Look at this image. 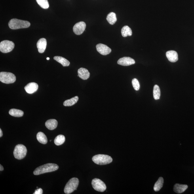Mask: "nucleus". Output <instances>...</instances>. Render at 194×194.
Returning a JSON list of instances; mask_svg holds the SVG:
<instances>
[{"label": "nucleus", "mask_w": 194, "mask_h": 194, "mask_svg": "<svg viewBox=\"0 0 194 194\" xmlns=\"http://www.w3.org/2000/svg\"><path fill=\"white\" fill-rule=\"evenodd\" d=\"M59 166L55 164L48 163L39 166L33 172L35 175H39L45 173L54 172L58 170Z\"/></svg>", "instance_id": "f257e3e1"}, {"label": "nucleus", "mask_w": 194, "mask_h": 194, "mask_svg": "<svg viewBox=\"0 0 194 194\" xmlns=\"http://www.w3.org/2000/svg\"><path fill=\"white\" fill-rule=\"evenodd\" d=\"M8 26L10 29H13L27 28L30 26V23L28 21L14 18L10 21Z\"/></svg>", "instance_id": "f03ea898"}, {"label": "nucleus", "mask_w": 194, "mask_h": 194, "mask_svg": "<svg viewBox=\"0 0 194 194\" xmlns=\"http://www.w3.org/2000/svg\"><path fill=\"white\" fill-rule=\"evenodd\" d=\"M94 163L99 165H104L111 163L113 159L110 156L106 155L99 154L94 156L92 158Z\"/></svg>", "instance_id": "7ed1b4c3"}, {"label": "nucleus", "mask_w": 194, "mask_h": 194, "mask_svg": "<svg viewBox=\"0 0 194 194\" xmlns=\"http://www.w3.org/2000/svg\"><path fill=\"white\" fill-rule=\"evenodd\" d=\"M79 179L76 178H71L69 180L65 186L64 189V193L67 194H71L76 190L79 185Z\"/></svg>", "instance_id": "20e7f679"}, {"label": "nucleus", "mask_w": 194, "mask_h": 194, "mask_svg": "<svg viewBox=\"0 0 194 194\" xmlns=\"http://www.w3.org/2000/svg\"><path fill=\"white\" fill-rule=\"evenodd\" d=\"M27 149L24 145L19 144L16 145L14 151V154L16 159L21 160L26 156Z\"/></svg>", "instance_id": "39448f33"}, {"label": "nucleus", "mask_w": 194, "mask_h": 194, "mask_svg": "<svg viewBox=\"0 0 194 194\" xmlns=\"http://www.w3.org/2000/svg\"><path fill=\"white\" fill-rule=\"evenodd\" d=\"M16 80V77L13 73L7 72L0 73V81L6 84L12 83Z\"/></svg>", "instance_id": "423d86ee"}, {"label": "nucleus", "mask_w": 194, "mask_h": 194, "mask_svg": "<svg viewBox=\"0 0 194 194\" xmlns=\"http://www.w3.org/2000/svg\"><path fill=\"white\" fill-rule=\"evenodd\" d=\"M13 42L9 41H4L0 43V51L3 53H8L11 52L14 47Z\"/></svg>", "instance_id": "0eeeda50"}, {"label": "nucleus", "mask_w": 194, "mask_h": 194, "mask_svg": "<svg viewBox=\"0 0 194 194\" xmlns=\"http://www.w3.org/2000/svg\"><path fill=\"white\" fill-rule=\"evenodd\" d=\"M92 185L95 190L99 192H104L106 190L107 188L106 185L105 183L98 178H95L92 180Z\"/></svg>", "instance_id": "6e6552de"}, {"label": "nucleus", "mask_w": 194, "mask_h": 194, "mask_svg": "<svg viewBox=\"0 0 194 194\" xmlns=\"http://www.w3.org/2000/svg\"><path fill=\"white\" fill-rule=\"evenodd\" d=\"M86 24L83 21L80 22L76 24L73 27V31L75 34L80 35L83 33L85 30Z\"/></svg>", "instance_id": "1a4fd4ad"}, {"label": "nucleus", "mask_w": 194, "mask_h": 194, "mask_svg": "<svg viewBox=\"0 0 194 194\" xmlns=\"http://www.w3.org/2000/svg\"><path fill=\"white\" fill-rule=\"evenodd\" d=\"M97 51L101 54L106 56L111 53V50L108 46L102 44H97L96 46Z\"/></svg>", "instance_id": "9d476101"}, {"label": "nucleus", "mask_w": 194, "mask_h": 194, "mask_svg": "<svg viewBox=\"0 0 194 194\" xmlns=\"http://www.w3.org/2000/svg\"><path fill=\"white\" fill-rule=\"evenodd\" d=\"M118 64L123 66H129L135 63V61L129 57H124L118 61Z\"/></svg>", "instance_id": "9b49d317"}, {"label": "nucleus", "mask_w": 194, "mask_h": 194, "mask_svg": "<svg viewBox=\"0 0 194 194\" xmlns=\"http://www.w3.org/2000/svg\"><path fill=\"white\" fill-rule=\"evenodd\" d=\"M47 45V41L45 38H41L39 40L37 43L38 50L40 53H42L45 52Z\"/></svg>", "instance_id": "f8f14e48"}, {"label": "nucleus", "mask_w": 194, "mask_h": 194, "mask_svg": "<svg viewBox=\"0 0 194 194\" xmlns=\"http://www.w3.org/2000/svg\"><path fill=\"white\" fill-rule=\"evenodd\" d=\"M38 88V85L35 83H31L25 86V89L27 93L32 94L37 91Z\"/></svg>", "instance_id": "ddd939ff"}, {"label": "nucleus", "mask_w": 194, "mask_h": 194, "mask_svg": "<svg viewBox=\"0 0 194 194\" xmlns=\"http://www.w3.org/2000/svg\"><path fill=\"white\" fill-rule=\"evenodd\" d=\"M166 56L171 62H176L178 60V54L176 51L170 50L166 52Z\"/></svg>", "instance_id": "4468645a"}, {"label": "nucleus", "mask_w": 194, "mask_h": 194, "mask_svg": "<svg viewBox=\"0 0 194 194\" xmlns=\"http://www.w3.org/2000/svg\"><path fill=\"white\" fill-rule=\"evenodd\" d=\"M78 76L81 79L86 80L89 78L90 73L87 69L85 68H80L78 70Z\"/></svg>", "instance_id": "2eb2a0df"}, {"label": "nucleus", "mask_w": 194, "mask_h": 194, "mask_svg": "<svg viewBox=\"0 0 194 194\" xmlns=\"http://www.w3.org/2000/svg\"><path fill=\"white\" fill-rule=\"evenodd\" d=\"M45 126L49 130H54L56 129L58 125V122L56 120L51 119L48 120L46 122Z\"/></svg>", "instance_id": "dca6fc26"}, {"label": "nucleus", "mask_w": 194, "mask_h": 194, "mask_svg": "<svg viewBox=\"0 0 194 194\" xmlns=\"http://www.w3.org/2000/svg\"><path fill=\"white\" fill-rule=\"evenodd\" d=\"M188 187L187 185L176 184L174 185L173 189L175 192L180 194L184 192Z\"/></svg>", "instance_id": "f3484780"}, {"label": "nucleus", "mask_w": 194, "mask_h": 194, "mask_svg": "<svg viewBox=\"0 0 194 194\" xmlns=\"http://www.w3.org/2000/svg\"><path fill=\"white\" fill-rule=\"evenodd\" d=\"M54 59L57 62L60 63L63 67L68 66L70 64V62L67 59L60 56H55Z\"/></svg>", "instance_id": "a211bd4d"}, {"label": "nucleus", "mask_w": 194, "mask_h": 194, "mask_svg": "<svg viewBox=\"0 0 194 194\" xmlns=\"http://www.w3.org/2000/svg\"><path fill=\"white\" fill-rule=\"evenodd\" d=\"M107 20L109 24L111 25L114 24L117 21L116 15L114 13L111 12L107 15Z\"/></svg>", "instance_id": "6ab92c4d"}, {"label": "nucleus", "mask_w": 194, "mask_h": 194, "mask_svg": "<svg viewBox=\"0 0 194 194\" xmlns=\"http://www.w3.org/2000/svg\"><path fill=\"white\" fill-rule=\"evenodd\" d=\"M121 33L123 37L131 36L132 34V29L128 26H124L121 29Z\"/></svg>", "instance_id": "aec40b11"}, {"label": "nucleus", "mask_w": 194, "mask_h": 194, "mask_svg": "<svg viewBox=\"0 0 194 194\" xmlns=\"http://www.w3.org/2000/svg\"><path fill=\"white\" fill-rule=\"evenodd\" d=\"M37 139L40 143L43 144H45L48 142L47 137L43 132H39L37 134Z\"/></svg>", "instance_id": "412c9836"}, {"label": "nucleus", "mask_w": 194, "mask_h": 194, "mask_svg": "<svg viewBox=\"0 0 194 194\" xmlns=\"http://www.w3.org/2000/svg\"><path fill=\"white\" fill-rule=\"evenodd\" d=\"M24 112L18 109H12L9 111V114L14 117H21L24 115Z\"/></svg>", "instance_id": "4be33fe9"}, {"label": "nucleus", "mask_w": 194, "mask_h": 194, "mask_svg": "<svg viewBox=\"0 0 194 194\" xmlns=\"http://www.w3.org/2000/svg\"><path fill=\"white\" fill-rule=\"evenodd\" d=\"M79 97L76 96L73 98L67 100L63 103V105L65 107H70L75 104L76 103L78 100H79Z\"/></svg>", "instance_id": "5701e85b"}, {"label": "nucleus", "mask_w": 194, "mask_h": 194, "mask_svg": "<svg viewBox=\"0 0 194 194\" xmlns=\"http://www.w3.org/2000/svg\"><path fill=\"white\" fill-rule=\"evenodd\" d=\"M164 179L162 177H160L159 180L155 183L153 187L154 190L156 192L159 191L163 186Z\"/></svg>", "instance_id": "b1692460"}, {"label": "nucleus", "mask_w": 194, "mask_h": 194, "mask_svg": "<svg viewBox=\"0 0 194 194\" xmlns=\"http://www.w3.org/2000/svg\"><path fill=\"white\" fill-rule=\"evenodd\" d=\"M65 141V138L63 135H59L55 139L54 142L57 146H60L63 144Z\"/></svg>", "instance_id": "393cba45"}, {"label": "nucleus", "mask_w": 194, "mask_h": 194, "mask_svg": "<svg viewBox=\"0 0 194 194\" xmlns=\"http://www.w3.org/2000/svg\"><path fill=\"white\" fill-rule=\"evenodd\" d=\"M153 96L154 99L156 100H159L160 96V90L159 86L155 85L153 90Z\"/></svg>", "instance_id": "a878e982"}, {"label": "nucleus", "mask_w": 194, "mask_h": 194, "mask_svg": "<svg viewBox=\"0 0 194 194\" xmlns=\"http://www.w3.org/2000/svg\"><path fill=\"white\" fill-rule=\"evenodd\" d=\"M37 3L44 9H48L49 7V3L48 0H36Z\"/></svg>", "instance_id": "bb28decb"}, {"label": "nucleus", "mask_w": 194, "mask_h": 194, "mask_svg": "<svg viewBox=\"0 0 194 194\" xmlns=\"http://www.w3.org/2000/svg\"><path fill=\"white\" fill-rule=\"evenodd\" d=\"M132 84L134 89L136 91H138L140 88V85L138 80L136 79H133Z\"/></svg>", "instance_id": "cd10ccee"}, {"label": "nucleus", "mask_w": 194, "mask_h": 194, "mask_svg": "<svg viewBox=\"0 0 194 194\" xmlns=\"http://www.w3.org/2000/svg\"><path fill=\"white\" fill-rule=\"evenodd\" d=\"M33 194H43V190L41 188L36 190Z\"/></svg>", "instance_id": "c85d7f7f"}, {"label": "nucleus", "mask_w": 194, "mask_h": 194, "mask_svg": "<svg viewBox=\"0 0 194 194\" xmlns=\"http://www.w3.org/2000/svg\"><path fill=\"white\" fill-rule=\"evenodd\" d=\"M2 136H3L2 131V130L1 129H0V137L1 138V137Z\"/></svg>", "instance_id": "c756f323"}, {"label": "nucleus", "mask_w": 194, "mask_h": 194, "mask_svg": "<svg viewBox=\"0 0 194 194\" xmlns=\"http://www.w3.org/2000/svg\"><path fill=\"white\" fill-rule=\"evenodd\" d=\"M4 170V168L3 166H2L1 164L0 165V170L2 171H3Z\"/></svg>", "instance_id": "7c9ffc66"}, {"label": "nucleus", "mask_w": 194, "mask_h": 194, "mask_svg": "<svg viewBox=\"0 0 194 194\" xmlns=\"http://www.w3.org/2000/svg\"><path fill=\"white\" fill-rule=\"evenodd\" d=\"M46 59H47V60H49L50 58L48 57V58H47Z\"/></svg>", "instance_id": "2f4dec72"}]
</instances>
